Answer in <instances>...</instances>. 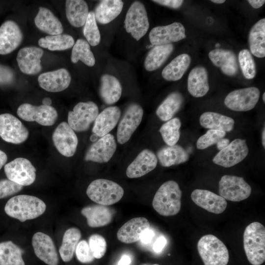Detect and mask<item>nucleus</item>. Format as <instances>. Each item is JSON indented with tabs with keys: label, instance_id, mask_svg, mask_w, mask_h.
<instances>
[{
	"label": "nucleus",
	"instance_id": "c9c22d12",
	"mask_svg": "<svg viewBox=\"0 0 265 265\" xmlns=\"http://www.w3.org/2000/svg\"><path fill=\"white\" fill-rule=\"evenodd\" d=\"M191 57L187 53L181 54L167 65L161 72L162 77L168 81L180 80L188 68Z\"/></svg>",
	"mask_w": 265,
	"mask_h": 265
},
{
	"label": "nucleus",
	"instance_id": "b1692460",
	"mask_svg": "<svg viewBox=\"0 0 265 265\" xmlns=\"http://www.w3.org/2000/svg\"><path fill=\"white\" fill-rule=\"evenodd\" d=\"M148 220L142 217L132 218L122 226L117 233L118 239L125 243L139 240L143 233L150 228Z\"/></svg>",
	"mask_w": 265,
	"mask_h": 265
},
{
	"label": "nucleus",
	"instance_id": "79ce46f5",
	"mask_svg": "<svg viewBox=\"0 0 265 265\" xmlns=\"http://www.w3.org/2000/svg\"><path fill=\"white\" fill-rule=\"evenodd\" d=\"M71 59L74 63L80 60L89 67H92L95 64V58L89 43L81 38L78 39L73 47Z\"/></svg>",
	"mask_w": 265,
	"mask_h": 265
},
{
	"label": "nucleus",
	"instance_id": "f3484780",
	"mask_svg": "<svg viewBox=\"0 0 265 265\" xmlns=\"http://www.w3.org/2000/svg\"><path fill=\"white\" fill-rule=\"evenodd\" d=\"M116 148L114 136L108 133L89 147L85 155L84 159L98 163L107 162L112 157Z\"/></svg>",
	"mask_w": 265,
	"mask_h": 265
},
{
	"label": "nucleus",
	"instance_id": "864d4df0",
	"mask_svg": "<svg viewBox=\"0 0 265 265\" xmlns=\"http://www.w3.org/2000/svg\"><path fill=\"white\" fill-rule=\"evenodd\" d=\"M166 244V238L163 236L159 237L154 243L153 249L155 252L159 253L162 251Z\"/></svg>",
	"mask_w": 265,
	"mask_h": 265
},
{
	"label": "nucleus",
	"instance_id": "aec40b11",
	"mask_svg": "<svg viewBox=\"0 0 265 265\" xmlns=\"http://www.w3.org/2000/svg\"><path fill=\"white\" fill-rule=\"evenodd\" d=\"M23 33L19 26L13 21H7L0 26V54H9L21 44Z\"/></svg>",
	"mask_w": 265,
	"mask_h": 265
},
{
	"label": "nucleus",
	"instance_id": "4d7b16f0",
	"mask_svg": "<svg viewBox=\"0 0 265 265\" xmlns=\"http://www.w3.org/2000/svg\"><path fill=\"white\" fill-rule=\"evenodd\" d=\"M248 2L251 6L255 9L262 7L265 2L264 0H248Z\"/></svg>",
	"mask_w": 265,
	"mask_h": 265
},
{
	"label": "nucleus",
	"instance_id": "6ab92c4d",
	"mask_svg": "<svg viewBox=\"0 0 265 265\" xmlns=\"http://www.w3.org/2000/svg\"><path fill=\"white\" fill-rule=\"evenodd\" d=\"M43 53L41 48L35 46L20 49L16 59L21 71L27 75H36L40 72L42 70L41 58Z\"/></svg>",
	"mask_w": 265,
	"mask_h": 265
},
{
	"label": "nucleus",
	"instance_id": "9b49d317",
	"mask_svg": "<svg viewBox=\"0 0 265 265\" xmlns=\"http://www.w3.org/2000/svg\"><path fill=\"white\" fill-rule=\"evenodd\" d=\"M260 95L259 89L250 87L235 90L224 99L225 105L236 111H247L252 109L258 103Z\"/></svg>",
	"mask_w": 265,
	"mask_h": 265
},
{
	"label": "nucleus",
	"instance_id": "5701e85b",
	"mask_svg": "<svg viewBox=\"0 0 265 265\" xmlns=\"http://www.w3.org/2000/svg\"><path fill=\"white\" fill-rule=\"evenodd\" d=\"M157 163L158 159L155 153L149 149H144L128 166L126 175L130 178L141 177L153 170Z\"/></svg>",
	"mask_w": 265,
	"mask_h": 265
},
{
	"label": "nucleus",
	"instance_id": "69168bd1",
	"mask_svg": "<svg viewBox=\"0 0 265 265\" xmlns=\"http://www.w3.org/2000/svg\"><path fill=\"white\" fill-rule=\"evenodd\" d=\"M263 100L264 102L265 103V93H264L263 95Z\"/></svg>",
	"mask_w": 265,
	"mask_h": 265
},
{
	"label": "nucleus",
	"instance_id": "2f4dec72",
	"mask_svg": "<svg viewBox=\"0 0 265 265\" xmlns=\"http://www.w3.org/2000/svg\"><path fill=\"white\" fill-rule=\"evenodd\" d=\"M65 11L69 23L73 26L80 27L84 25L89 10L87 3L83 0H67Z\"/></svg>",
	"mask_w": 265,
	"mask_h": 265
},
{
	"label": "nucleus",
	"instance_id": "f704fd0d",
	"mask_svg": "<svg viewBox=\"0 0 265 265\" xmlns=\"http://www.w3.org/2000/svg\"><path fill=\"white\" fill-rule=\"evenodd\" d=\"M249 45L251 53L263 58L265 56V19L258 21L251 27L249 33Z\"/></svg>",
	"mask_w": 265,
	"mask_h": 265
},
{
	"label": "nucleus",
	"instance_id": "6e6552de",
	"mask_svg": "<svg viewBox=\"0 0 265 265\" xmlns=\"http://www.w3.org/2000/svg\"><path fill=\"white\" fill-rule=\"evenodd\" d=\"M251 191V187L242 177L225 175L219 182V195L225 200L241 201L248 198Z\"/></svg>",
	"mask_w": 265,
	"mask_h": 265
},
{
	"label": "nucleus",
	"instance_id": "2eb2a0df",
	"mask_svg": "<svg viewBox=\"0 0 265 265\" xmlns=\"http://www.w3.org/2000/svg\"><path fill=\"white\" fill-rule=\"evenodd\" d=\"M54 145L63 156L71 157L75 154L78 139L74 131L69 124L62 122L54 130L52 135Z\"/></svg>",
	"mask_w": 265,
	"mask_h": 265
},
{
	"label": "nucleus",
	"instance_id": "20e7f679",
	"mask_svg": "<svg viewBox=\"0 0 265 265\" xmlns=\"http://www.w3.org/2000/svg\"><path fill=\"white\" fill-rule=\"evenodd\" d=\"M197 250L204 265L228 264V249L220 239L213 235L202 236L198 241Z\"/></svg>",
	"mask_w": 265,
	"mask_h": 265
},
{
	"label": "nucleus",
	"instance_id": "72a5a7b5",
	"mask_svg": "<svg viewBox=\"0 0 265 265\" xmlns=\"http://www.w3.org/2000/svg\"><path fill=\"white\" fill-rule=\"evenodd\" d=\"M199 122L203 127L229 132L233 130L234 120L226 115L214 112H205L200 116Z\"/></svg>",
	"mask_w": 265,
	"mask_h": 265
},
{
	"label": "nucleus",
	"instance_id": "ea45409f",
	"mask_svg": "<svg viewBox=\"0 0 265 265\" xmlns=\"http://www.w3.org/2000/svg\"><path fill=\"white\" fill-rule=\"evenodd\" d=\"M23 251L10 240L0 243V265H25Z\"/></svg>",
	"mask_w": 265,
	"mask_h": 265
},
{
	"label": "nucleus",
	"instance_id": "7ed1b4c3",
	"mask_svg": "<svg viewBox=\"0 0 265 265\" xmlns=\"http://www.w3.org/2000/svg\"><path fill=\"white\" fill-rule=\"evenodd\" d=\"M243 247L249 262L261 265L265 261V228L260 222H254L245 228L243 233Z\"/></svg>",
	"mask_w": 265,
	"mask_h": 265
},
{
	"label": "nucleus",
	"instance_id": "4468645a",
	"mask_svg": "<svg viewBox=\"0 0 265 265\" xmlns=\"http://www.w3.org/2000/svg\"><path fill=\"white\" fill-rule=\"evenodd\" d=\"M249 149L245 139H235L214 157L213 162L218 165L228 168L242 161L247 156Z\"/></svg>",
	"mask_w": 265,
	"mask_h": 265
},
{
	"label": "nucleus",
	"instance_id": "c85d7f7f",
	"mask_svg": "<svg viewBox=\"0 0 265 265\" xmlns=\"http://www.w3.org/2000/svg\"><path fill=\"white\" fill-rule=\"evenodd\" d=\"M34 23L39 30L49 35L60 34L63 31L60 21L50 9L44 7H39Z\"/></svg>",
	"mask_w": 265,
	"mask_h": 265
},
{
	"label": "nucleus",
	"instance_id": "8fccbe9b",
	"mask_svg": "<svg viewBox=\"0 0 265 265\" xmlns=\"http://www.w3.org/2000/svg\"><path fill=\"white\" fill-rule=\"evenodd\" d=\"M23 186L9 179L0 180V199L8 197L19 192Z\"/></svg>",
	"mask_w": 265,
	"mask_h": 265
},
{
	"label": "nucleus",
	"instance_id": "1a4fd4ad",
	"mask_svg": "<svg viewBox=\"0 0 265 265\" xmlns=\"http://www.w3.org/2000/svg\"><path fill=\"white\" fill-rule=\"evenodd\" d=\"M8 179L22 186L32 184L36 179V169L31 162L23 158H16L4 167Z\"/></svg>",
	"mask_w": 265,
	"mask_h": 265
},
{
	"label": "nucleus",
	"instance_id": "4c0bfd02",
	"mask_svg": "<svg viewBox=\"0 0 265 265\" xmlns=\"http://www.w3.org/2000/svg\"><path fill=\"white\" fill-rule=\"evenodd\" d=\"M183 102L184 98L180 93L172 92L159 106L156 114L161 120L168 121L180 109Z\"/></svg>",
	"mask_w": 265,
	"mask_h": 265
},
{
	"label": "nucleus",
	"instance_id": "473e14b6",
	"mask_svg": "<svg viewBox=\"0 0 265 265\" xmlns=\"http://www.w3.org/2000/svg\"><path fill=\"white\" fill-rule=\"evenodd\" d=\"M123 4L121 0L100 1L94 12L96 21L102 24L111 22L120 14Z\"/></svg>",
	"mask_w": 265,
	"mask_h": 265
},
{
	"label": "nucleus",
	"instance_id": "412c9836",
	"mask_svg": "<svg viewBox=\"0 0 265 265\" xmlns=\"http://www.w3.org/2000/svg\"><path fill=\"white\" fill-rule=\"evenodd\" d=\"M71 81L69 71L65 68L43 73L39 75V86L47 91L58 92L68 87Z\"/></svg>",
	"mask_w": 265,
	"mask_h": 265
},
{
	"label": "nucleus",
	"instance_id": "e433bc0d",
	"mask_svg": "<svg viewBox=\"0 0 265 265\" xmlns=\"http://www.w3.org/2000/svg\"><path fill=\"white\" fill-rule=\"evenodd\" d=\"M174 50L172 44L157 45L148 52L144 62V67L148 71L159 69L167 60Z\"/></svg>",
	"mask_w": 265,
	"mask_h": 265
},
{
	"label": "nucleus",
	"instance_id": "bf43d9fd",
	"mask_svg": "<svg viewBox=\"0 0 265 265\" xmlns=\"http://www.w3.org/2000/svg\"><path fill=\"white\" fill-rule=\"evenodd\" d=\"M7 160L6 154L0 150V169L5 164Z\"/></svg>",
	"mask_w": 265,
	"mask_h": 265
},
{
	"label": "nucleus",
	"instance_id": "39448f33",
	"mask_svg": "<svg viewBox=\"0 0 265 265\" xmlns=\"http://www.w3.org/2000/svg\"><path fill=\"white\" fill-rule=\"evenodd\" d=\"M124 193L123 188L119 184L104 179L94 180L86 189V194L90 200L106 206L119 201Z\"/></svg>",
	"mask_w": 265,
	"mask_h": 265
},
{
	"label": "nucleus",
	"instance_id": "052dcab7",
	"mask_svg": "<svg viewBox=\"0 0 265 265\" xmlns=\"http://www.w3.org/2000/svg\"><path fill=\"white\" fill-rule=\"evenodd\" d=\"M52 103L51 99L49 97H45L42 100V104L45 106H50L52 104Z\"/></svg>",
	"mask_w": 265,
	"mask_h": 265
},
{
	"label": "nucleus",
	"instance_id": "e2e57ef3",
	"mask_svg": "<svg viewBox=\"0 0 265 265\" xmlns=\"http://www.w3.org/2000/svg\"><path fill=\"white\" fill-rule=\"evenodd\" d=\"M212 2L217 3V4H221L224 3L225 0H211Z\"/></svg>",
	"mask_w": 265,
	"mask_h": 265
},
{
	"label": "nucleus",
	"instance_id": "bb28decb",
	"mask_svg": "<svg viewBox=\"0 0 265 265\" xmlns=\"http://www.w3.org/2000/svg\"><path fill=\"white\" fill-rule=\"evenodd\" d=\"M210 59L222 72L228 76H234L238 72L236 56L230 50L222 49H214L209 53Z\"/></svg>",
	"mask_w": 265,
	"mask_h": 265
},
{
	"label": "nucleus",
	"instance_id": "c756f323",
	"mask_svg": "<svg viewBox=\"0 0 265 265\" xmlns=\"http://www.w3.org/2000/svg\"><path fill=\"white\" fill-rule=\"evenodd\" d=\"M122 86L114 76L104 74L101 78L100 94L104 102L108 105L116 103L122 94Z\"/></svg>",
	"mask_w": 265,
	"mask_h": 265
},
{
	"label": "nucleus",
	"instance_id": "f257e3e1",
	"mask_svg": "<svg viewBox=\"0 0 265 265\" xmlns=\"http://www.w3.org/2000/svg\"><path fill=\"white\" fill-rule=\"evenodd\" d=\"M46 209V204L41 199L25 194L12 197L4 207V211L8 216L22 222L40 216Z\"/></svg>",
	"mask_w": 265,
	"mask_h": 265
},
{
	"label": "nucleus",
	"instance_id": "a878e982",
	"mask_svg": "<svg viewBox=\"0 0 265 265\" xmlns=\"http://www.w3.org/2000/svg\"><path fill=\"white\" fill-rule=\"evenodd\" d=\"M113 210L106 206L99 204L88 205L81 210L86 217L88 225L92 228L100 227L109 224L112 220Z\"/></svg>",
	"mask_w": 265,
	"mask_h": 265
},
{
	"label": "nucleus",
	"instance_id": "f03ea898",
	"mask_svg": "<svg viewBox=\"0 0 265 265\" xmlns=\"http://www.w3.org/2000/svg\"><path fill=\"white\" fill-rule=\"evenodd\" d=\"M182 191L175 181H168L159 187L155 194L152 206L160 215L164 216L177 214L181 208Z\"/></svg>",
	"mask_w": 265,
	"mask_h": 265
},
{
	"label": "nucleus",
	"instance_id": "7c9ffc66",
	"mask_svg": "<svg viewBox=\"0 0 265 265\" xmlns=\"http://www.w3.org/2000/svg\"><path fill=\"white\" fill-rule=\"evenodd\" d=\"M160 164L163 167H170L187 161L189 154L181 146L175 144L161 148L157 152Z\"/></svg>",
	"mask_w": 265,
	"mask_h": 265
},
{
	"label": "nucleus",
	"instance_id": "423d86ee",
	"mask_svg": "<svg viewBox=\"0 0 265 265\" xmlns=\"http://www.w3.org/2000/svg\"><path fill=\"white\" fill-rule=\"evenodd\" d=\"M124 27L136 41L146 34L149 22L146 8L141 2L135 1L131 5L125 16Z\"/></svg>",
	"mask_w": 265,
	"mask_h": 265
},
{
	"label": "nucleus",
	"instance_id": "0e129e2a",
	"mask_svg": "<svg viewBox=\"0 0 265 265\" xmlns=\"http://www.w3.org/2000/svg\"><path fill=\"white\" fill-rule=\"evenodd\" d=\"M97 138V136L95 134L91 136L90 139L92 141H95Z\"/></svg>",
	"mask_w": 265,
	"mask_h": 265
},
{
	"label": "nucleus",
	"instance_id": "de8ad7c7",
	"mask_svg": "<svg viewBox=\"0 0 265 265\" xmlns=\"http://www.w3.org/2000/svg\"><path fill=\"white\" fill-rule=\"evenodd\" d=\"M88 243L95 258L99 259L105 255L106 250V242L102 236L96 234L91 235Z\"/></svg>",
	"mask_w": 265,
	"mask_h": 265
},
{
	"label": "nucleus",
	"instance_id": "58836bf2",
	"mask_svg": "<svg viewBox=\"0 0 265 265\" xmlns=\"http://www.w3.org/2000/svg\"><path fill=\"white\" fill-rule=\"evenodd\" d=\"M81 237L80 231L77 228L72 227L65 232L59 249L60 257L64 262H68L72 260Z\"/></svg>",
	"mask_w": 265,
	"mask_h": 265
},
{
	"label": "nucleus",
	"instance_id": "5fc2aeb1",
	"mask_svg": "<svg viewBox=\"0 0 265 265\" xmlns=\"http://www.w3.org/2000/svg\"><path fill=\"white\" fill-rule=\"evenodd\" d=\"M154 235V232L149 228L143 233L139 240L141 243L147 244L152 241Z\"/></svg>",
	"mask_w": 265,
	"mask_h": 265
},
{
	"label": "nucleus",
	"instance_id": "680f3d73",
	"mask_svg": "<svg viewBox=\"0 0 265 265\" xmlns=\"http://www.w3.org/2000/svg\"><path fill=\"white\" fill-rule=\"evenodd\" d=\"M262 140L263 146L265 148V128H264L263 132H262Z\"/></svg>",
	"mask_w": 265,
	"mask_h": 265
},
{
	"label": "nucleus",
	"instance_id": "0eeeda50",
	"mask_svg": "<svg viewBox=\"0 0 265 265\" xmlns=\"http://www.w3.org/2000/svg\"><path fill=\"white\" fill-rule=\"evenodd\" d=\"M99 114L97 105L92 101L80 102L68 114V124L75 131H87Z\"/></svg>",
	"mask_w": 265,
	"mask_h": 265
},
{
	"label": "nucleus",
	"instance_id": "9d476101",
	"mask_svg": "<svg viewBox=\"0 0 265 265\" xmlns=\"http://www.w3.org/2000/svg\"><path fill=\"white\" fill-rule=\"evenodd\" d=\"M18 116L23 120L35 121L40 125L45 126L53 125L58 118L56 109L51 106H33L28 103L21 105L17 109Z\"/></svg>",
	"mask_w": 265,
	"mask_h": 265
},
{
	"label": "nucleus",
	"instance_id": "09e8293b",
	"mask_svg": "<svg viewBox=\"0 0 265 265\" xmlns=\"http://www.w3.org/2000/svg\"><path fill=\"white\" fill-rule=\"evenodd\" d=\"M75 252L77 259L81 263H90L94 260L95 258L90 249L88 243L85 240L79 242Z\"/></svg>",
	"mask_w": 265,
	"mask_h": 265
},
{
	"label": "nucleus",
	"instance_id": "393cba45",
	"mask_svg": "<svg viewBox=\"0 0 265 265\" xmlns=\"http://www.w3.org/2000/svg\"><path fill=\"white\" fill-rule=\"evenodd\" d=\"M120 115L121 110L117 106L105 108L96 117L92 132L97 136L106 135L116 126Z\"/></svg>",
	"mask_w": 265,
	"mask_h": 265
},
{
	"label": "nucleus",
	"instance_id": "13d9d810",
	"mask_svg": "<svg viewBox=\"0 0 265 265\" xmlns=\"http://www.w3.org/2000/svg\"><path fill=\"white\" fill-rule=\"evenodd\" d=\"M132 260L128 255H124L119 261L117 265H130Z\"/></svg>",
	"mask_w": 265,
	"mask_h": 265
},
{
	"label": "nucleus",
	"instance_id": "3c124183",
	"mask_svg": "<svg viewBox=\"0 0 265 265\" xmlns=\"http://www.w3.org/2000/svg\"><path fill=\"white\" fill-rule=\"evenodd\" d=\"M14 78L15 74L11 68L0 64V84H9L13 81Z\"/></svg>",
	"mask_w": 265,
	"mask_h": 265
},
{
	"label": "nucleus",
	"instance_id": "c03bdc74",
	"mask_svg": "<svg viewBox=\"0 0 265 265\" xmlns=\"http://www.w3.org/2000/svg\"><path fill=\"white\" fill-rule=\"evenodd\" d=\"M84 26L83 35L87 42L92 46L98 45L101 41V35L94 12H89Z\"/></svg>",
	"mask_w": 265,
	"mask_h": 265
},
{
	"label": "nucleus",
	"instance_id": "f8f14e48",
	"mask_svg": "<svg viewBox=\"0 0 265 265\" xmlns=\"http://www.w3.org/2000/svg\"><path fill=\"white\" fill-rule=\"evenodd\" d=\"M29 132L21 121L9 113L0 115V137L5 141L20 144L28 138Z\"/></svg>",
	"mask_w": 265,
	"mask_h": 265
},
{
	"label": "nucleus",
	"instance_id": "4be33fe9",
	"mask_svg": "<svg viewBox=\"0 0 265 265\" xmlns=\"http://www.w3.org/2000/svg\"><path fill=\"white\" fill-rule=\"evenodd\" d=\"M191 198L198 206L215 214L222 213L227 206L224 198L208 190L196 189L192 192Z\"/></svg>",
	"mask_w": 265,
	"mask_h": 265
},
{
	"label": "nucleus",
	"instance_id": "6e6d98bb",
	"mask_svg": "<svg viewBox=\"0 0 265 265\" xmlns=\"http://www.w3.org/2000/svg\"><path fill=\"white\" fill-rule=\"evenodd\" d=\"M230 143L229 139L223 138L219 140L216 143L217 149L220 151L226 147Z\"/></svg>",
	"mask_w": 265,
	"mask_h": 265
},
{
	"label": "nucleus",
	"instance_id": "a19ab883",
	"mask_svg": "<svg viewBox=\"0 0 265 265\" xmlns=\"http://www.w3.org/2000/svg\"><path fill=\"white\" fill-rule=\"evenodd\" d=\"M75 44L73 37L69 34L48 35L38 40L39 45L50 51H63L71 48Z\"/></svg>",
	"mask_w": 265,
	"mask_h": 265
},
{
	"label": "nucleus",
	"instance_id": "a18cd8bd",
	"mask_svg": "<svg viewBox=\"0 0 265 265\" xmlns=\"http://www.w3.org/2000/svg\"><path fill=\"white\" fill-rule=\"evenodd\" d=\"M238 59L244 77L249 80L253 79L256 74V64L250 52L247 49L241 50Z\"/></svg>",
	"mask_w": 265,
	"mask_h": 265
},
{
	"label": "nucleus",
	"instance_id": "49530a36",
	"mask_svg": "<svg viewBox=\"0 0 265 265\" xmlns=\"http://www.w3.org/2000/svg\"><path fill=\"white\" fill-rule=\"evenodd\" d=\"M226 132L222 131L209 129L205 134L201 136L196 142L198 149L203 150L217 143L224 138Z\"/></svg>",
	"mask_w": 265,
	"mask_h": 265
},
{
	"label": "nucleus",
	"instance_id": "338daca9",
	"mask_svg": "<svg viewBox=\"0 0 265 265\" xmlns=\"http://www.w3.org/2000/svg\"><path fill=\"white\" fill-rule=\"evenodd\" d=\"M159 265L156 264H154V265Z\"/></svg>",
	"mask_w": 265,
	"mask_h": 265
},
{
	"label": "nucleus",
	"instance_id": "603ef678",
	"mask_svg": "<svg viewBox=\"0 0 265 265\" xmlns=\"http://www.w3.org/2000/svg\"><path fill=\"white\" fill-rule=\"evenodd\" d=\"M158 4L170 8L177 9L182 5L184 0H153Z\"/></svg>",
	"mask_w": 265,
	"mask_h": 265
},
{
	"label": "nucleus",
	"instance_id": "37998d69",
	"mask_svg": "<svg viewBox=\"0 0 265 265\" xmlns=\"http://www.w3.org/2000/svg\"><path fill=\"white\" fill-rule=\"evenodd\" d=\"M181 126L180 119L177 117L167 121L161 126L159 132L168 146L174 145L178 142L180 136Z\"/></svg>",
	"mask_w": 265,
	"mask_h": 265
},
{
	"label": "nucleus",
	"instance_id": "cd10ccee",
	"mask_svg": "<svg viewBox=\"0 0 265 265\" xmlns=\"http://www.w3.org/2000/svg\"><path fill=\"white\" fill-rule=\"evenodd\" d=\"M208 75L207 69L198 66L190 72L187 78V90L194 97L204 96L209 90Z\"/></svg>",
	"mask_w": 265,
	"mask_h": 265
},
{
	"label": "nucleus",
	"instance_id": "ddd939ff",
	"mask_svg": "<svg viewBox=\"0 0 265 265\" xmlns=\"http://www.w3.org/2000/svg\"><path fill=\"white\" fill-rule=\"evenodd\" d=\"M143 115L142 107L137 104H132L126 109L120 121L117 131V142L126 143L140 125Z\"/></svg>",
	"mask_w": 265,
	"mask_h": 265
},
{
	"label": "nucleus",
	"instance_id": "dca6fc26",
	"mask_svg": "<svg viewBox=\"0 0 265 265\" xmlns=\"http://www.w3.org/2000/svg\"><path fill=\"white\" fill-rule=\"evenodd\" d=\"M186 37L184 26L180 23L158 26L150 31L149 38L152 45H162L179 41Z\"/></svg>",
	"mask_w": 265,
	"mask_h": 265
},
{
	"label": "nucleus",
	"instance_id": "a211bd4d",
	"mask_svg": "<svg viewBox=\"0 0 265 265\" xmlns=\"http://www.w3.org/2000/svg\"><path fill=\"white\" fill-rule=\"evenodd\" d=\"M32 245L36 256L48 265H58L59 259L52 238L48 235L38 232L34 234Z\"/></svg>",
	"mask_w": 265,
	"mask_h": 265
}]
</instances>
